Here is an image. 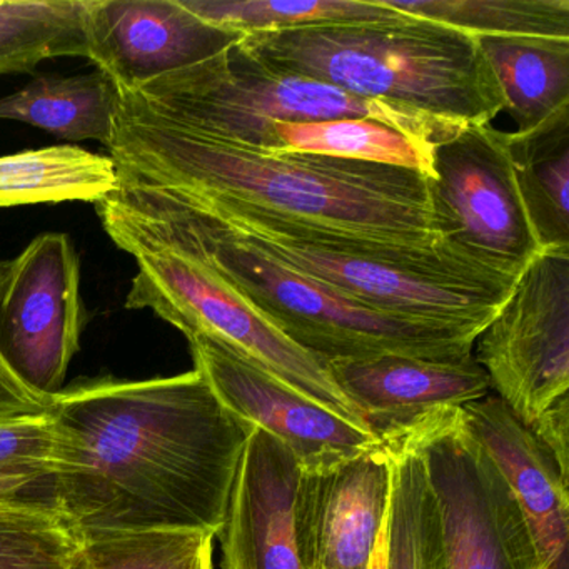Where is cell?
I'll return each mask as SVG.
<instances>
[{
    "mask_svg": "<svg viewBox=\"0 0 569 569\" xmlns=\"http://www.w3.org/2000/svg\"><path fill=\"white\" fill-rule=\"evenodd\" d=\"M182 196L272 261L388 315L485 329L518 279L481 268L449 244H376Z\"/></svg>",
    "mask_w": 569,
    "mask_h": 569,
    "instance_id": "5",
    "label": "cell"
},
{
    "mask_svg": "<svg viewBox=\"0 0 569 569\" xmlns=\"http://www.w3.org/2000/svg\"><path fill=\"white\" fill-rule=\"evenodd\" d=\"M432 158L446 244L481 268L518 278L545 249L519 192L508 132L465 126L436 142Z\"/></svg>",
    "mask_w": 569,
    "mask_h": 569,
    "instance_id": "10",
    "label": "cell"
},
{
    "mask_svg": "<svg viewBox=\"0 0 569 569\" xmlns=\"http://www.w3.org/2000/svg\"><path fill=\"white\" fill-rule=\"evenodd\" d=\"M386 555H388V521H386L381 538H379L378 546H376L375 556H372L369 569H386Z\"/></svg>",
    "mask_w": 569,
    "mask_h": 569,
    "instance_id": "32",
    "label": "cell"
},
{
    "mask_svg": "<svg viewBox=\"0 0 569 569\" xmlns=\"http://www.w3.org/2000/svg\"><path fill=\"white\" fill-rule=\"evenodd\" d=\"M391 481L385 446L302 472L295 508L302 569H369L388 521Z\"/></svg>",
    "mask_w": 569,
    "mask_h": 569,
    "instance_id": "14",
    "label": "cell"
},
{
    "mask_svg": "<svg viewBox=\"0 0 569 569\" xmlns=\"http://www.w3.org/2000/svg\"><path fill=\"white\" fill-rule=\"evenodd\" d=\"M472 356L569 478V249H545L526 266Z\"/></svg>",
    "mask_w": 569,
    "mask_h": 569,
    "instance_id": "8",
    "label": "cell"
},
{
    "mask_svg": "<svg viewBox=\"0 0 569 569\" xmlns=\"http://www.w3.org/2000/svg\"><path fill=\"white\" fill-rule=\"evenodd\" d=\"M519 192L542 249H569V109L529 132H508Z\"/></svg>",
    "mask_w": 569,
    "mask_h": 569,
    "instance_id": "21",
    "label": "cell"
},
{
    "mask_svg": "<svg viewBox=\"0 0 569 569\" xmlns=\"http://www.w3.org/2000/svg\"><path fill=\"white\" fill-rule=\"evenodd\" d=\"M478 44L495 72L518 131L529 132L569 109V41L491 38Z\"/></svg>",
    "mask_w": 569,
    "mask_h": 569,
    "instance_id": "19",
    "label": "cell"
},
{
    "mask_svg": "<svg viewBox=\"0 0 569 569\" xmlns=\"http://www.w3.org/2000/svg\"><path fill=\"white\" fill-rule=\"evenodd\" d=\"M202 21L229 31H292L351 22H399L408 14L385 8L378 0H179Z\"/></svg>",
    "mask_w": 569,
    "mask_h": 569,
    "instance_id": "26",
    "label": "cell"
},
{
    "mask_svg": "<svg viewBox=\"0 0 569 569\" xmlns=\"http://www.w3.org/2000/svg\"><path fill=\"white\" fill-rule=\"evenodd\" d=\"M122 92L106 72L39 76L0 99V119L18 121L68 141H98L109 148Z\"/></svg>",
    "mask_w": 569,
    "mask_h": 569,
    "instance_id": "18",
    "label": "cell"
},
{
    "mask_svg": "<svg viewBox=\"0 0 569 569\" xmlns=\"http://www.w3.org/2000/svg\"><path fill=\"white\" fill-rule=\"evenodd\" d=\"M94 206L109 238L138 264L126 308L151 309L184 336H209L306 398L366 426L329 375L328 362L299 348L242 301L178 229L114 194Z\"/></svg>",
    "mask_w": 569,
    "mask_h": 569,
    "instance_id": "6",
    "label": "cell"
},
{
    "mask_svg": "<svg viewBox=\"0 0 569 569\" xmlns=\"http://www.w3.org/2000/svg\"><path fill=\"white\" fill-rule=\"evenodd\" d=\"M54 449V425L49 412L0 422V478L52 472Z\"/></svg>",
    "mask_w": 569,
    "mask_h": 569,
    "instance_id": "29",
    "label": "cell"
},
{
    "mask_svg": "<svg viewBox=\"0 0 569 569\" xmlns=\"http://www.w3.org/2000/svg\"><path fill=\"white\" fill-rule=\"evenodd\" d=\"M131 94L182 128L262 152L281 151L274 122L371 119L431 144L468 126L274 71L252 58L239 42Z\"/></svg>",
    "mask_w": 569,
    "mask_h": 569,
    "instance_id": "7",
    "label": "cell"
},
{
    "mask_svg": "<svg viewBox=\"0 0 569 569\" xmlns=\"http://www.w3.org/2000/svg\"><path fill=\"white\" fill-rule=\"evenodd\" d=\"M186 338L194 369L222 406L248 428L278 439L302 472L331 468L385 446L371 429L306 398L229 346L204 335Z\"/></svg>",
    "mask_w": 569,
    "mask_h": 569,
    "instance_id": "12",
    "label": "cell"
},
{
    "mask_svg": "<svg viewBox=\"0 0 569 569\" xmlns=\"http://www.w3.org/2000/svg\"><path fill=\"white\" fill-rule=\"evenodd\" d=\"M118 172L142 184L396 248L446 244L422 172L305 152H262L182 128L122 94L109 146Z\"/></svg>",
    "mask_w": 569,
    "mask_h": 569,
    "instance_id": "2",
    "label": "cell"
},
{
    "mask_svg": "<svg viewBox=\"0 0 569 569\" xmlns=\"http://www.w3.org/2000/svg\"><path fill=\"white\" fill-rule=\"evenodd\" d=\"M92 0H0V76L31 74L41 62L89 59Z\"/></svg>",
    "mask_w": 569,
    "mask_h": 569,
    "instance_id": "23",
    "label": "cell"
},
{
    "mask_svg": "<svg viewBox=\"0 0 569 569\" xmlns=\"http://www.w3.org/2000/svg\"><path fill=\"white\" fill-rule=\"evenodd\" d=\"M401 436L412 439L425 459L441 522L442 569H541L521 509L462 425L461 408Z\"/></svg>",
    "mask_w": 569,
    "mask_h": 569,
    "instance_id": "9",
    "label": "cell"
},
{
    "mask_svg": "<svg viewBox=\"0 0 569 569\" xmlns=\"http://www.w3.org/2000/svg\"><path fill=\"white\" fill-rule=\"evenodd\" d=\"M81 262L66 232L38 236L0 261V358L29 389L52 399L81 349Z\"/></svg>",
    "mask_w": 569,
    "mask_h": 569,
    "instance_id": "11",
    "label": "cell"
},
{
    "mask_svg": "<svg viewBox=\"0 0 569 569\" xmlns=\"http://www.w3.org/2000/svg\"><path fill=\"white\" fill-rule=\"evenodd\" d=\"M329 375L382 445L491 392L475 356L459 361L379 356L329 361Z\"/></svg>",
    "mask_w": 569,
    "mask_h": 569,
    "instance_id": "15",
    "label": "cell"
},
{
    "mask_svg": "<svg viewBox=\"0 0 569 569\" xmlns=\"http://www.w3.org/2000/svg\"><path fill=\"white\" fill-rule=\"evenodd\" d=\"M466 34L569 41V0H378Z\"/></svg>",
    "mask_w": 569,
    "mask_h": 569,
    "instance_id": "25",
    "label": "cell"
},
{
    "mask_svg": "<svg viewBox=\"0 0 569 569\" xmlns=\"http://www.w3.org/2000/svg\"><path fill=\"white\" fill-rule=\"evenodd\" d=\"M51 402L21 382L0 358V422L46 415Z\"/></svg>",
    "mask_w": 569,
    "mask_h": 569,
    "instance_id": "30",
    "label": "cell"
},
{
    "mask_svg": "<svg viewBox=\"0 0 569 569\" xmlns=\"http://www.w3.org/2000/svg\"><path fill=\"white\" fill-rule=\"evenodd\" d=\"M0 501L56 506L54 472L29 476H2Z\"/></svg>",
    "mask_w": 569,
    "mask_h": 569,
    "instance_id": "31",
    "label": "cell"
},
{
    "mask_svg": "<svg viewBox=\"0 0 569 569\" xmlns=\"http://www.w3.org/2000/svg\"><path fill=\"white\" fill-rule=\"evenodd\" d=\"M118 166L78 146L0 156V208L96 202L118 189Z\"/></svg>",
    "mask_w": 569,
    "mask_h": 569,
    "instance_id": "20",
    "label": "cell"
},
{
    "mask_svg": "<svg viewBox=\"0 0 569 569\" xmlns=\"http://www.w3.org/2000/svg\"><path fill=\"white\" fill-rule=\"evenodd\" d=\"M385 448L392 471L386 569H442L441 522L425 459L408 436Z\"/></svg>",
    "mask_w": 569,
    "mask_h": 569,
    "instance_id": "22",
    "label": "cell"
},
{
    "mask_svg": "<svg viewBox=\"0 0 569 569\" xmlns=\"http://www.w3.org/2000/svg\"><path fill=\"white\" fill-rule=\"evenodd\" d=\"M301 475L278 439L258 428L249 432L216 536L222 569H302L295 526Z\"/></svg>",
    "mask_w": 569,
    "mask_h": 569,
    "instance_id": "16",
    "label": "cell"
},
{
    "mask_svg": "<svg viewBox=\"0 0 569 569\" xmlns=\"http://www.w3.org/2000/svg\"><path fill=\"white\" fill-rule=\"evenodd\" d=\"M72 569H214V539L202 531L78 532Z\"/></svg>",
    "mask_w": 569,
    "mask_h": 569,
    "instance_id": "27",
    "label": "cell"
},
{
    "mask_svg": "<svg viewBox=\"0 0 569 569\" xmlns=\"http://www.w3.org/2000/svg\"><path fill=\"white\" fill-rule=\"evenodd\" d=\"M239 46L274 71L445 121L491 124L506 108L475 36L412 16L252 32Z\"/></svg>",
    "mask_w": 569,
    "mask_h": 569,
    "instance_id": "4",
    "label": "cell"
},
{
    "mask_svg": "<svg viewBox=\"0 0 569 569\" xmlns=\"http://www.w3.org/2000/svg\"><path fill=\"white\" fill-rule=\"evenodd\" d=\"M78 545L54 506L0 501V569H72Z\"/></svg>",
    "mask_w": 569,
    "mask_h": 569,
    "instance_id": "28",
    "label": "cell"
},
{
    "mask_svg": "<svg viewBox=\"0 0 569 569\" xmlns=\"http://www.w3.org/2000/svg\"><path fill=\"white\" fill-rule=\"evenodd\" d=\"M112 194L129 208L178 229L242 301L322 361L379 356L459 361L472 355L482 331L358 305L239 241L179 192L119 174Z\"/></svg>",
    "mask_w": 569,
    "mask_h": 569,
    "instance_id": "3",
    "label": "cell"
},
{
    "mask_svg": "<svg viewBox=\"0 0 569 569\" xmlns=\"http://www.w3.org/2000/svg\"><path fill=\"white\" fill-rule=\"evenodd\" d=\"M279 152H305L349 161L372 162L422 172L435 178V144L362 118L274 122Z\"/></svg>",
    "mask_w": 569,
    "mask_h": 569,
    "instance_id": "24",
    "label": "cell"
},
{
    "mask_svg": "<svg viewBox=\"0 0 569 569\" xmlns=\"http://www.w3.org/2000/svg\"><path fill=\"white\" fill-rule=\"evenodd\" d=\"M59 515L76 532L218 536L251 428L192 369L79 382L52 398Z\"/></svg>",
    "mask_w": 569,
    "mask_h": 569,
    "instance_id": "1",
    "label": "cell"
},
{
    "mask_svg": "<svg viewBox=\"0 0 569 569\" xmlns=\"http://www.w3.org/2000/svg\"><path fill=\"white\" fill-rule=\"evenodd\" d=\"M89 61L122 94L201 64L244 34L202 21L179 0H92Z\"/></svg>",
    "mask_w": 569,
    "mask_h": 569,
    "instance_id": "13",
    "label": "cell"
},
{
    "mask_svg": "<svg viewBox=\"0 0 569 569\" xmlns=\"http://www.w3.org/2000/svg\"><path fill=\"white\" fill-rule=\"evenodd\" d=\"M461 419L515 496L541 569H569V478L552 452L491 392L462 406Z\"/></svg>",
    "mask_w": 569,
    "mask_h": 569,
    "instance_id": "17",
    "label": "cell"
}]
</instances>
